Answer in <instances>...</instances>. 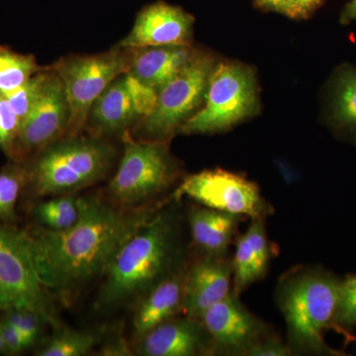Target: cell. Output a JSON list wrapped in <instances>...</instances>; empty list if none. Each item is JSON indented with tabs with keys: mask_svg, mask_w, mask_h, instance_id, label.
<instances>
[{
	"mask_svg": "<svg viewBox=\"0 0 356 356\" xmlns=\"http://www.w3.org/2000/svg\"><path fill=\"white\" fill-rule=\"evenodd\" d=\"M43 69L35 56L0 46V92H13Z\"/></svg>",
	"mask_w": 356,
	"mask_h": 356,
	"instance_id": "obj_22",
	"label": "cell"
},
{
	"mask_svg": "<svg viewBox=\"0 0 356 356\" xmlns=\"http://www.w3.org/2000/svg\"><path fill=\"white\" fill-rule=\"evenodd\" d=\"M161 206L128 209L95 196L79 197L81 215L74 226L24 232L42 284L65 295L104 274L119 248Z\"/></svg>",
	"mask_w": 356,
	"mask_h": 356,
	"instance_id": "obj_1",
	"label": "cell"
},
{
	"mask_svg": "<svg viewBox=\"0 0 356 356\" xmlns=\"http://www.w3.org/2000/svg\"><path fill=\"white\" fill-rule=\"evenodd\" d=\"M0 355H7L3 341H2L1 332H0Z\"/></svg>",
	"mask_w": 356,
	"mask_h": 356,
	"instance_id": "obj_36",
	"label": "cell"
},
{
	"mask_svg": "<svg viewBox=\"0 0 356 356\" xmlns=\"http://www.w3.org/2000/svg\"><path fill=\"white\" fill-rule=\"evenodd\" d=\"M133 53V48L116 44L102 53L72 54L50 65L62 81L69 103V126L65 136L84 133L93 103L116 77L129 72Z\"/></svg>",
	"mask_w": 356,
	"mask_h": 356,
	"instance_id": "obj_7",
	"label": "cell"
},
{
	"mask_svg": "<svg viewBox=\"0 0 356 356\" xmlns=\"http://www.w3.org/2000/svg\"><path fill=\"white\" fill-rule=\"evenodd\" d=\"M4 312V318L19 331L29 348L36 343L41 331V323L44 322L41 316L26 309H8Z\"/></svg>",
	"mask_w": 356,
	"mask_h": 356,
	"instance_id": "obj_28",
	"label": "cell"
},
{
	"mask_svg": "<svg viewBox=\"0 0 356 356\" xmlns=\"http://www.w3.org/2000/svg\"><path fill=\"white\" fill-rule=\"evenodd\" d=\"M0 332L7 355H15L29 348L19 331L6 318L0 323Z\"/></svg>",
	"mask_w": 356,
	"mask_h": 356,
	"instance_id": "obj_30",
	"label": "cell"
},
{
	"mask_svg": "<svg viewBox=\"0 0 356 356\" xmlns=\"http://www.w3.org/2000/svg\"><path fill=\"white\" fill-rule=\"evenodd\" d=\"M184 264L177 213L163 205L115 254L103 274L98 305L140 300Z\"/></svg>",
	"mask_w": 356,
	"mask_h": 356,
	"instance_id": "obj_2",
	"label": "cell"
},
{
	"mask_svg": "<svg viewBox=\"0 0 356 356\" xmlns=\"http://www.w3.org/2000/svg\"><path fill=\"white\" fill-rule=\"evenodd\" d=\"M122 140L123 154L107 186V195L122 208L147 205L177 181L181 172L179 163L170 143L136 140L130 133Z\"/></svg>",
	"mask_w": 356,
	"mask_h": 356,
	"instance_id": "obj_5",
	"label": "cell"
},
{
	"mask_svg": "<svg viewBox=\"0 0 356 356\" xmlns=\"http://www.w3.org/2000/svg\"><path fill=\"white\" fill-rule=\"evenodd\" d=\"M186 264L159 282L139 300L134 330L139 337L166 320L184 313V280Z\"/></svg>",
	"mask_w": 356,
	"mask_h": 356,
	"instance_id": "obj_19",
	"label": "cell"
},
{
	"mask_svg": "<svg viewBox=\"0 0 356 356\" xmlns=\"http://www.w3.org/2000/svg\"><path fill=\"white\" fill-rule=\"evenodd\" d=\"M216 60L199 51L172 81L156 91V102L130 135L136 140L170 143L180 129L202 107Z\"/></svg>",
	"mask_w": 356,
	"mask_h": 356,
	"instance_id": "obj_8",
	"label": "cell"
},
{
	"mask_svg": "<svg viewBox=\"0 0 356 356\" xmlns=\"http://www.w3.org/2000/svg\"><path fill=\"white\" fill-rule=\"evenodd\" d=\"M329 121L332 129L356 142V69L343 65L330 83Z\"/></svg>",
	"mask_w": 356,
	"mask_h": 356,
	"instance_id": "obj_21",
	"label": "cell"
},
{
	"mask_svg": "<svg viewBox=\"0 0 356 356\" xmlns=\"http://www.w3.org/2000/svg\"><path fill=\"white\" fill-rule=\"evenodd\" d=\"M353 21H356V0L348 1L339 15V22L341 25L350 24Z\"/></svg>",
	"mask_w": 356,
	"mask_h": 356,
	"instance_id": "obj_35",
	"label": "cell"
},
{
	"mask_svg": "<svg viewBox=\"0 0 356 356\" xmlns=\"http://www.w3.org/2000/svg\"><path fill=\"white\" fill-rule=\"evenodd\" d=\"M48 293L37 273L24 232L0 226V310L26 309L58 327Z\"/></svg>",
	"mask_w": 356,
	"mask_h": 356,
	"instance_id": "obj_9",
	"label": "cell"
},
{
	"mask_svg": "<svg viewBox=\"0 0 356 356\" xmlns=\"http://www.w3.org/2000/svg\"><path fill=\"white\" fill-rule=\"evenodd\" d=\"M21 121L15 113L8 99L0 92V149L7 154H10Z\"/></svg>",
	"mask_w": 356,
	"mask_h": 356,
	"instance_id": "obj_29",
	"label": "cell"
},
{
	"mask_svg": "<svg viewBox=\"0 0 356 356\" xmlns=\"http://www.w3.org/2000/svg\"><path fill=\"white\" fill-rule=\"evenodd\" d=\"M118 149L108 139L88 134L65 136L27 163V186L39 197L76 194L108 175Z\"/></svg>",
	"mask_w": 356,
	"mask_h": 356,
	"instance_id": "obj_4",
	"label": "cell"
},
{
	"mask_svg": "<svg viewBox=\"0 0 356 356\" xmlns=\"http://www.w3.org/2000/svg\"><path fill=\"white\" fill-rule=\"evenodd\" d=\"M341 280L322 266H299L281 276L276 302L293 355H343L325 341L334 330Z\"/></svg>",
	"mask_w": 356,
	"mask_h": 356,
	"instance_id": "obj_3",
	"label": "cell"
},
{
	"mask_svg": "<svg viewBox=\"0 0 356 356\" xmlns=\"http://www.w3.org/2000/svg\"><path fill=\"white\" fill-rule=\"evenodd\" d=\"M69 119L64 86L51 69L41 97L21 123L8 158L15 163H27L44 147L65 137Z\"/></svg>",
	"mask_w": 356,
	"mask_h": 356,
	"instance_id": "obj_12",
	"label": "cell"
},
{
	"mask_svg": "<svg viewBox=\"0 0 356 356\" xmlns=\"http://www.w3.org/2000/svg\"><path fill=\"white\" fill-rule=\"evenodd\" d=\"M259 109L254 70L238 62L216 63L202 107L180 129L179 134H214L234 127Z\"/></svg>",
	"mask_w": 356,
	"mask_h": 356,
	"instance_id": "obj_6",
	"label": "cell"
},
{
	"mask_svg": "<svg viewBox=\"0 0 356 356\" xmlns=\"http://www.w3.org/2000/svg\"><path fill=\"white\" fill-rule=\"evenodd\" d=\"M245 217L205 206H194L188 215L192 242L202 254H229Z\"/></svg>",
	"mask_w": 356,
	"mask_h": 356,
	"instance_id": "obj_20",
	"label": "cell"
},
{
	"mask_svg": "<svg viewBox=\"0 0 356 356\" xmlns=\"http://www.w3.org/2000/svg\"><path fill=\"white\" fill-rule=\"evenodd\" d=\"M34 213L44 228L53 231L69 229L76 224L81 215L79 197L76 194L53 196L39 203Z\"/></svg>",
	"mask_w": 356,
	"mask_h": 356,
	"instance_id": "obj_23",
	"label": "cell"
},
{
	"mask_svg": "<svg viewBox=\"0 0 356 356\" xmlns=\"http://www.w3.org/2000/svg\"><path fill=\"white\" fill-rule=\"evenodd\" d=\"M129 74L158 91L172 81L196 56L193 46H159L133 48Z\"/></svg>",
	"mask_w": 356,
	"mask_h": 356,
	"instance_id": "obj_18",
	"label": "cell"
},
{
	"mask_svg": "<svg viewBox=\"0 0 356 356\" xmlns=\"http://www.w3.org/2000/svg\"><path fill=\"white\" fill-rule=\"evenodd\" d=\"M50 65H46L43 70L34 74L19 88L15 89L13 92L4 95L15 113L19 117L21 123L30 113L35 104L38 102L42 93H43L47 79L50 76Z\"/></svg>",
	"mask_w": 356,
	"mask_h": 356,
	"instance_id": "obj_27",
	"label": "cell"
},
{
	"mask_svg": "<svg viewBox=\"0 0 356 356\" xmlns=\"http://www.w3.org/2000/svg\"><path fill=\"white\" fill-rule=\"evenodd\" d=\"M140 339V355H214L212 341L200 321L186 316L166 320Z\"/></svg>",
	"mask_w": 356,
	"mask_h": 356,
	"instance_id": "obj_16",
	"label": "cell"
},
{
	"mask_svg": "<svg viewBox=\"0 0 356 356\" xmlns=\"http://www.w3.org/2000/svg\"><path fill=\"white\" fill-rule=\"evenodd\" d=\"M199 321L212 341L214 355L248 356L257 344L273 334L269 325L233 293L208 309Z\"/></svg>",
	"mask_w": 356,
	"mask_h": 356,
	"instance_id": "obj_13",
	"label": "cell"
},
{
	"mask_svg": "<svg viewBox=\"0 0 356 356\" xmlns=\"http://www.w3.org/2000/svg\"><path fill=\"white\" fill-rule=\"evenodd\" d=\"M102 334L96 332L60 330L36 353L39 356H83L99 343Z\"/></svg>",
	"mask_w": 356,
	"mask_h": 356,
	"instance_id": "obj_24",
	"label": "cell"
},
{
	"mask_svg": "<svg viewBox=\"0 0 356 356\" xmlns=\"http://www.w3.org/2000/svg\"><path fill=\"white\" fill-rule=\"evenodd\" d=\"M184 196L199 205L250 219H266L275 212L273 206L262 196L257 184L221 168L184 177L173 197L180 200Z\"/></svg>",
	"mask_w": 356,
	"mask_h": 356,
	"instance_id": "obj_10",
	"label": "cell"
},
{
	"mask_svg": "<svg viewBox=\"0 0 356 356\" xmlns=\"http://www.w3.org/2000/svg\"><path fill=\"white\" fill-rule=\"evenodd\" d=\"M103 355H131L130 348L124 339H117L112 343H107L102 350Z\"/></svg>",
	"mask_w": 356,
	"mask_h": 356,
	"instance_id": "obj_34",
	"label": "cell"
},
{
	"mask_svg": "<svg viewBox=\"0 0 356 356\" xmlns=\"http://www.w3.org/2000/svg\"><path fill=\"white\" fill-rule=\"evenodd\" d=\"M233 287V264L229 254H202L187 267L184 313L198 320L211 307L228 297Z\"/></svg>",
	"mask_w": 356,
	"mask_h": 356,
	"instance_id": "obj_15",
	"label": "cell"
},
{
	"mask_svg": "<svg viewBox=\"0 0 356 356\" xmlns=\"http://www.w3.org/2000/svg\"><path fill=\"white\" fill-rule=\"evenodd\" d=\"M356 327V274L346 276L339 283V300L336 316H334V331L343 334L348 341H355L356 337L350 334Z\"/></svg>",
	"mask_w": 356,
	"mask_h": 356,
	"instance_id": "obj_26",
	"label": "cell"
},
{
	"mask_svg": "<svg viewBox=\"0 0 356 356\" xmlns=\"http://www.w3.org/2000/svg\"><path fill=\"white\" fill-rule=\"evenodd\" d=\"M324 0H289L287 17L293 19H307L322 6Z\"/></svg>",
	"mask_w": 356,
	"mask_h": 356,
	"instance_id": "obj_32",
	"label": "cell"
},
{
	"mask_svg": "<svg viewBox=\"0 0 356 356\" xmlns=\"http://www.w3.org/2000/svg\"><path fill=\"white\" fill-rule=\"evenodd\" d=\"M254 6L264 11L288 15L289 0H254Z\"/></svg>",
	"mask_w": 356,
	"mask_h": 356,
	"instance_id": "obj_33",
	"label": "cell"
},
{
	"mask_svg": "<svg viewBox=\"0 0 356 356\" xmlns=\"http://www.w3.org/2000/svg\"><path fill=\"white\" fill-rule=\"evenodd\" d=\"M28 175L25 163H13L0 172V220L15 219V207L21 191L27 186Z\"/></svg>",
	"mask_w": 356,
	"mask_h": 356,
	"instance_id": "obj_25",
	"label": "cell"
},
{
	"mask_svg": "<svg viewBox=\"0 0 356 356\" xmlns=\"http://www.w3.org/2000/svg\"><path fill=\"white\" fill-rule=\"evenodd\" d=\"M156 91L129 72L116 77L95 100L84 133L111 140L123 139L152 113Z\"/></svg>",
	"mask_w": 356,
	"mask_h": 356,
	"instance_id": "obj_11",
	"label": "cell"
},
{
	"mask_svg": "<svg viewBox=\"0 0 356 356\" xmlns=\"http://www.w3.org/2000/svg\"><path fill=\"white\" fill-rule=\"evenodd\" d=\"M193 28L191 13L159 0L140 9L132 30L117 44L125 48L192 46Z\"/></svg>",
	"mask_w": 356,
	"mask_h": 356,
	"instance_id": "obj_14",
	"label": "cell"
},
{
	"mask_svg": "<svg viewBox=\"0 0 356 356\" xmlns=\"http://www.w3.org/2000/svg\"><path fill=\"white\" fill-rule=\"evenodd\" d=\"M293 355L287 343H283L280 337L271 334L261 341L248 353V356H290Z\"/></svg>",
	"mask_w": 356,
	"mask_h": 356,
	"instance_id": "obj_31",
	"label": "cell"
},
{
	"mask_svg": "<svg viewBox=\"0 0 356 356\" xmlns=\"http://www.w3.org/2000/svg\"><path fill=\"white\" fill-rule=\"evenodd\" d=\"M266 220L252 219L247 231L236 238L232 293L236 297L268 273L274 250L267 236Z\"/></svg>",
	"mask_w": 356,
	"mask_h": 356,
	"instance_id": "obj_17",
	"label": "cell"
}]
</instances>
